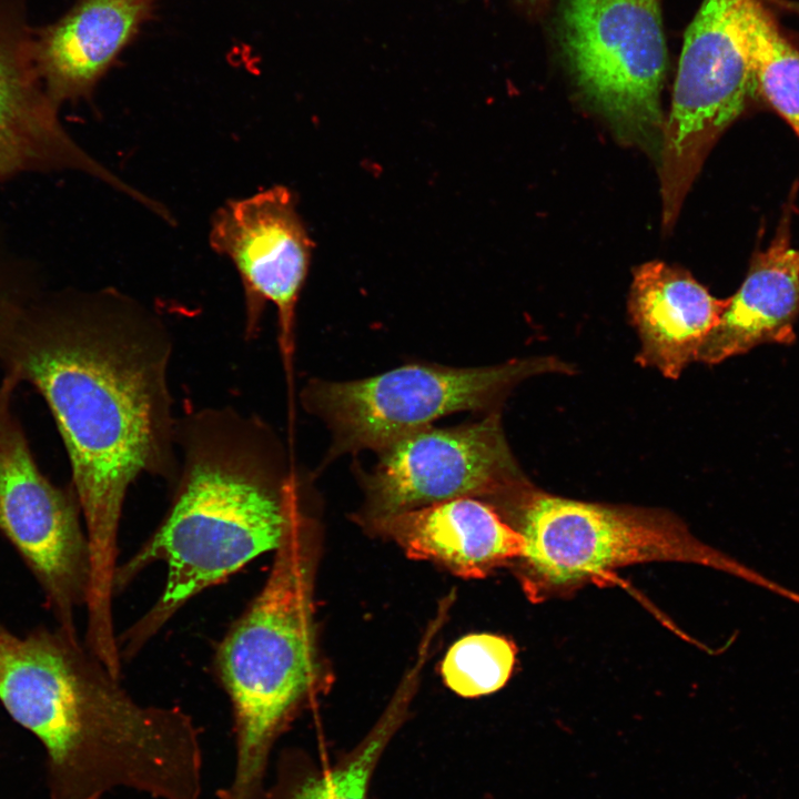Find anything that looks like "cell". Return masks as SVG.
Returning a JSON list of instances; mask_svg holds the SVG:
<instances>
[{
	"label": "cell",
	"instance_id": "obj_6",
	"mask_svg": "<svg viewBox=\"0 0 799 799\" xmlns=\"http://www.w3.org/2000/svg\"><path fill=\"white\" fill-rule=\"evenodd\" d=\"M540 366L532 361L481 367L413 363L361 380H310L301 401L330 431L327 465L347 454L380 453L446 415L488 411Z\"/></svg>",
	"mask_w": 799,
	"mask_h": 799
},
{
	"label": "cell",
	"instance_id": "obj_8",
	"mask_svg": "<svg viewBox=\"0 0 799 799\" xmlns=\"http://www.w3.org/2000/svg\"><path fill=\"white\" fill-rule=\"evenodd\" d=\"M19 381L10 371L0 386V534L36 578L57 626L78 635L74 615L91 581L89 539L73 487L42 475L11 412Z\"/></svg>",
	"mask_w": 799,
	"mask_h": 799
},
{
	"label": "cell",
	"instance_id": "obj_5",
	"mask_svg": "<svg viewBox=\"0 0 799 799\" xmlns=\"http://www.w3.org/2000/svg\"><path fill=\"white\" fill-rule=\"evenodd\" d=\"M522 536L512 565L533 601L567 595L614 569L650 562L707 566L789 599L792 590L697 539L671 515L533 493L496 506Z\"/></svg>",
	"mask_w": 799,
	"mask_h": 799
},
{
	"label": "cell",
	"instance_id": "obj_15",
	"mask_svg": "<svg viewBox=\"0 0 799 799\" xmlns=\"http://www.w3.org/2000/svg\"><path fill=\"white\" fill-rule=\"evenodd\" d=\"M793 193L770 244L754 254L747 275L729 297L697 361L708 365L762 344L791 345L799 317V249L791 244Z\"/></svg>",
	"mask_w": 799,
	"mask_h": 799
},
{
	"label": "cell",
	"instance_id": "obj_4",
	"mask_svg": "<svg viewBox=\"0 0 799 799\" xmlns=\"http://www.w3.org/2000/svg\"><path fill=\"white\" fill-rule=\"evenodd\" d=\"M311 497L292 510L264 585L215 653L236 736L234 775L222 799H265L275 740L331 684L314 616L321 532Z\"/></svg>",
	"mask_w": 799,
	"mask_h": 799
},
{
	"label": "cell",
	"instance_id": "obj_21",
	"mask_svg": "<svg viewBox=\"0 0 799 799\" xmlns=\"http://www.w3.org/2000/svg\"><path fill=\"white\" fill-rule=\"evenodd\" d=\"M769 8L772 6L791 12L799 18V0H762Z\"/></svg>",
	"mask_w": 799,
	"mask_h": 799
},
{
	"label": "cell",
	"instance_id": "obj_17",
	"mask_svg": "<svg viewBox=\"0 0 799 799\" xmlns=\"http://www.w3.org/2000/svg\"><path fill=\"white\" fill-rule=\"evenodd\" d=\"M742 26L758 93L799 138V49L762 0H742Z\"/></svg>",
	"mask_w": 799,
	"mask_h": 799
},
{
	"label": "cell",
	"instance_id": "obj_13",
	"mask_svg": "<svg viewBox=\"0 0 799 799\" xmlns=\"http://www.w3.org/2000/svg\"><path fill=\"white\" fill-rule=\"evenodd\" d=\"M156 0H78L50 23L36 26L34 55L50 99H88L151 19Z\"/></svg>",
	"mask_w": 799,
	"mask_h": 799
},
{
	"label": "cell",
	"instance_id": "obj_10",
	"mask_svg": "<svg viewBox=\"0 0 799 799\" xmlns=\"http://www.w3.org/2000/svg\"><path fill=\"white\" fill-rule=\"evenodd\" d=\"M210 243L240 274L247 335L257 332L265 303L276 306L280 351L290 375L295 310L312 252L293 194L284 186H273L229 201L213 215Z\"/></svg>",
	"mask_w": 799,
	"mask_h": 799
},
{
	"label": "cell",
	"instance_id": "obj_11",
	"mask_svg": "<svg viewBox=\"0 0 799 799\" xmlns=\"http://www.w3.org/2000/svg\"><path fill=\"white\" fill-rule=\"evenodd\" d=\"M756 93L742 0H702L685 32L667 139L686 149L712 146Z\"/></svg>",
	"mask_w": 799,
	"mask_h": 799
},
{
	"label": "cell",
	"instance_id": "obj_18",
	"mask_svg": "<svg viewBox=\"0 0 799 799\" xmlns=\"http://www.w3.org/2000/svg\"><path fill=\"white\" fill-rule=\"evenodd\" d=\"M406 676L388 707L363 741L335 768L311 777L290 799H367L373 771L387 744L402 725L411 704L419 665Z\"/></svg>",
	"mask_w": 799,
	"mask_h": 799
},
{
	"label": "cell",
	"instance_id": "obj_19",
	"mask_svg": "<svg viewBox=\"0 0 799 799\" xmlns=\"http://www.w3.org/2000/svg\"><path fill=\"white\" fill-rule=\"evenodd\" d=\"M516 647L509 639L493 634H471L447 650L441 674L455 694L474 698L499 690L509 679Z\"/></svg>",
	"mask_w": 799,
	"mask_h": 799
},
{
	"label": "cell",
	"instance_id": "obj_16",
	"mask_svg": "<svg viewBox=\"0 0 799 799\" xmlns=\"http://www.w3.org/2000/svg\"><path fill=\"white\" fill-rule=\"evenodd\" d=\"M729 299H717L682 269L647 262L634 273L628 309L641 350L638 362L677 378L696 362Z\"/></svg>",
	"mask_w": 799,
	"mask_h": 799
},
{
	"label": "cell",
	"instance_id": "obj_20",
	"mask_svg": "<svg viewBox=\"0 0 799 799\" xmlns=\"http://www.w3.org/2000/svg\"><path fill=\"white\" fill-rule=\"evenodd\" d=\"M550 0H516L517 7L529 18H539L548 9Z\"/></svg>",
	"mask_w": 799,
	"mask_h": 799
},
{
	"label": "cell",
	"instance_id": "obj_1",
	"mask_svg": "<svg viewBox=\"0 0 799 799\" xmlns=\"http://www.w3.org/2000/svg\"><path fill=\"white\" fill-rule=\"evenodd\" d=\"M2 352L54 417L90 545L89 600L107 606L130 486L143 474L172 484L178 476L170 332L140 303L107 292L44 327L6 335Z\"/></svg>",
	"mask_w": 799,
	"mask_h": 799
},
{
	"label": "cell",
	"instance_id": "obj_12",
	"mask_svg": "<svg viewBox=\"0 0 799 799\" xmlns=\"http://www.w3.org/2000/svg\"><path fill=\"white\" fill-rule=\"evenodd\" d=\"M29 0H0V178L39 166L84 170L112 186H129L88 156L57 118L34 55Z\"/></svg>",
	"mask_w": 799,
	"mask_h": 799
},
{
	"label": "cell",
	"instance_id": "obj_2",
	"mask_svg": "<svg viewBox=\"0 0 799 799\" xmlns=\"http://www.w3.org/2000/svg\"><path fill=\"white\" fill-rule=\"evenodd\" d=\"M78 635L0 625V704L45 755L50 799H102L134 790L201 799L203 752L179 708L136 701Z\"/></svg>",
	"mask_w": 799,
	"mask_h": 799
},
{
	"label": "cell",
	"instance_id": "obj_3",
	"mask_svg": "<svg viewBox=\"0 0 799 799\" xmlns=\"http://www.w3.org/2000/svg\"><path fill=\"white\" fill-rule=\"evenodd\" d=\"M175 443L181 459L168 513L115 572V595L155 562L168 572L159 599L118 636L122 663L192 597L274 552L292 510L311 495L309 474L255 415L185 408L176 418Z\"/></svg>",
	"mask_w": 799,
	"mask_h": 799
},
{
	"label": "cell",
	"instance_id": "obj_7",
	"mask_svg": "<svg viewBox=\"0 0 799 799\" xmlns=\"http://www.w3.org/2000/svg\"><path fill=\"white\" fill-rule=\"evenodd\" d=\"M556 37L581 94L621 139L650 144L667 70L661 0H562Z\"/></svg>",
	"mask_w": 799,
	"mask_h": 799
},
{
	"label": "cell",
	"instance_id": "obj_14",
	"mask_svg": "<svg viewBox=\"0 0 799 799\" xmlns=\"http://www.w3.org/2000/svg\"><path fill=\"white\" fill-rule=\"evenodd\" d=\"M394 542L407 557L432 562L468 579L512 566L523 539L488 503L458 498L404 512L365 527Z\"/></svg>",
	"mask_w": 799,
	"mask_h": 799
},
{
	"label": "cell",
	"instance_id": "obj_9",
	"mask_svg": "<svg viewBox=\"0 0 799 799\" xmlns=\"http://www.w3.org/2000/svg\"><path fill=\"white\" fill-rule=\"evenodd\" d=\"M378 454L371 472L358 471L362 526L434 504L477 498L488 504L524 486L497 412L452 427L428 426Z\"/></svg>",
	"mask_w": 799,
	"mask_h": 799
}]
</instances>
